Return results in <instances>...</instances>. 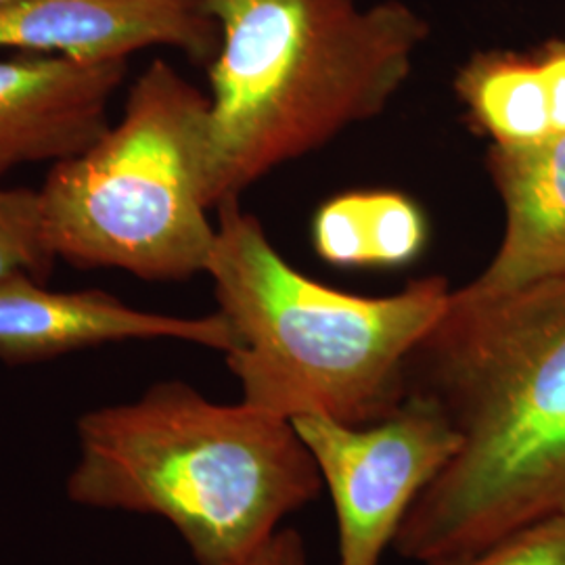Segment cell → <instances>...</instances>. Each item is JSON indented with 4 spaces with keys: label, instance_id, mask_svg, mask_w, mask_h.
<instances>
[{
    "label": "cell",
    "instance_id": "17",
    "mask_svg": "<svg viewBox=\"0 0 565 565\" xmlns=\"http://www.w3.org/2000/svg\"><path fill=\"white\" fill-rule=\"evenodd\" d=\"M235 565H308L302 536L294 527H282L258 551Z\"/></svg>",
    "mask_w": 565,
    "mask_h": 565
},
{
    "label": "cell",
    "instance_id": "4",
    "mask_svg": "<svg viewBox=\"0 0 565 565\" xmlns=\"http://www.w3.org/2000/svg\"><path fill=\"white\" fill-rule=\"evenodd\" d=\"M216 210L205 273L237 338L226 364L242 403L287 422L319 415L369 425L392 415L406 396L408 356L450 302L445 277L382 298L345 294L287 263L239 198Z\"/></svg>",
    "mask_w": 565,
    "mask_h": 565
},
{
    "label": "cell",
    "instance_id": "16",
    "mask_svg": "<svg viewBox=\"0 0 565 565\" xmlns=\"http://www.w3.org/2000/svg\"><path fill=\"white\" fill-rule=\"evenodd\" d=\"M536 57L545 76L553 135H565V41L548 42Z\"/></svg>",
    "mask_w": 565,
    "mask_h": 565
},
{
    "label": "cell",
    "instance_id": "11",
    "mask_svg": "<svg viewBox=\"0 0 565 565\" xmlns=\"http://www.w3.org/2000/svg\"><path fill=\"white\" fill-rule=\"evenodd\" d=\"M455 90L492 145L525 147L553 135L545 76L536 55L478 53L459 70Z\"/></svg>",
    "mask_w": 565,
    "mask_h": 565
},
{
    "label": "cell",
    "instance_id": "2",
    "mask_svg": "<svg viewBox=\"0 0 565 565\" xmlns=\"http://www.w3.org/2000/svg\"><path fill=\"white\" fill-rule=\"evenodd\" d=\"M76 431L70 501L158 515L200 565L247 559L323 486L291 422L182 382L84 413Z\"/></svg>",
    "mask_w": 565,
    "mask_h": 565
},
{
    "label": "cell",
    "instance_id": "3",
    "mask_svg": "<svg viewBox=\"0 0 565 565\" xmlns=\"http://www.w3.org/2000/svg\"><path fill=\"white\" fill-rule=\"evenodd\" d=\"M221 25L210 63L212 202L382 114L427 21L401 0H205Z\"/></svg>",
    "mask_w": 565,
    "mask_h": 565
},
{
    "label": "cell",
    "instance_id": "6",
    "mask_svg": "<svg viewBox=\"0 0 565 565\" xmlns=\"http://www.w3.org/2000/svg\"><path fill=\"white\" fill-rule=\"evenodd\" d=\"M291 424L331 494L338 565H380L408 509L461 446L445 415L417 396L375 424L319 415Z\"/></svg>",
    "mask_w": 565,
    "mask_h": 565
},
{
    "label": "cell",
    "instance_id": "1",
    "mask_svg": "<svg viewBox=\"0 0 565 565\" xmlns=\"http://www.w3.org/2000/svg\"><path fill=\"white\" fill-rule=\"evenodd\" d=\"M404 385L461 446L408 509L401 557L461 562L565 518V275L497 296L452 291L408 356Z\"/></svg>",
    "mask_w": 565,
    "mask_h": 565
},
{
    "label": "cell",
    "instance_id": "15",
    "mask_svg": "<svg viewBox=\"0 0 565 565\" xmlns=\"http://www.w3.org/2000/svg\"><path fill=\"white\" fill-rule=\"evenodd\" d=\"M438 565H565V518L524 525L467 559Z\"/></svg>",
    "mask_w": 565,
    "mask_h": 565
},
{
    "label": "cell",
    "instance_id": "10",
    "mask_svg": "<svg viewBox=\"0 0 565 565\" xmlns=\"http://www.w3.org/2000/svg\"><path fill=\"white\" fill-rule=\"evenodd\" d=\"M488 170L505 205V235L465 296H497L565 275V135L492 145Z\"/></svg>",
    "mask_w": 565,
    "mask_h": 565
},
{
    "label": "cell",
    "instance_id": "18",
    "mask_svg": "<svg viewBox=\"0 0 565 565\" xmlns=\"http://www.w3.org/2000/svg\"><path fill=\"white\" fill-rule=\"evenodd\" d=\"M9 2H13V0H0V9H2V7H7Z\"/></svg>",
    "mask_w": 565,
    "mask_h": 565
},
{
    "label": "cell",
    "instance_id": "14",
    "mask_svg": "<svg viewBox=\"0 0 565 565\" xmlns=\"http://www.w3.org/2000/svg\"><path fill=\"white\" fill-rule=\"evenodd\" d=\"M315 245L327 263L369 266L363 193H348L324 203L315 218Z\"/></svg>",
    "mask_w": 565,
    "mask_h": 565
},
{
    "label": "cell",
    "instance_id": "5",
    "mask_svg": "<svg viewBox=\"0 0 565 565\" xmlns=\"http://www.w3.org/2000/svg\"><path fill=\"white\" fill-rule=\"evenodd\" d=\"M42 223L57 258L120 268L142 281L205 273L210 223V97L166 61L132 84L118 126L55 163L41 189Z\"/></svg>",
    "mask_w": 565,
    "mask_h": 565
},
{
    "label": "cell",
    "instance_id": "8",
    "mask_svg": "<svg viewBox=\"0 0 565 565\" xmlns=\"http://www.w3.org/2000/svg\"><path fill=\"white\" fill-rule=\"evenodd\" d=\"M128 340H181L224 354L237 348L224 315L182 319L142 312L103 289L53 291L15 275L0 279V361L13 366Z\"/></svg>",
    "mask_w": 565,
    "mask_h": 565
},
{
    "label": "cell",
    "instance_id": "12",
    "mask_svg": "<svg viewBox=\"0 0 565 565\" xmlns=\"http://www.w3.org/2000/svg\"><path fill=\"white\" fill-rule=\"evenodd\" d=\"M55 260L44 235L39 189L0 186V279L23 275L46 282Z\"/></svg>",
    "mask_w": 565,
    "mask_h": 565
},
{
    "label": "cell",
    "instance_id": "9",
    "mask_svg": "<svg viewBox=\"0 0 565 565\" xmlns=\"http://www.w3.org/2000/svg\"><path fill=\"white\" fill-rule=\"evenodd\" d=\"M124 74L126 60H0V179L25 163L65 162L99 141L111 128L107 107Z\"/></svg>",
    "mask_w": 565,
    "mask_h": 565
},
{
    "label": "cell",
    "instance_id": "13",
    "mask_svg": "<svg viewBox=\"0 0 565 565\" xmlns=\"http://www.w3.org/2000/svg\"><path fill=\"white\" fill-rule=\"evenodd\" d=\"M369 266H403L415 260L425 245L422 210L403 193H363Z\"/></svg>",
    "mask_w": 565,
    "mask_h": 565
},
{
    "label": "cell",
    "instance_id": "7",
    "mask_svg": "<svg viewBox=\"0 0 565 565\" xmlns=\"http://www.w3.org/2000/svg\"><path fill=\"white\" fill-rule=\"evenodd\" d=\"M147 46L212 63L221 25L205 0H13L0 9V49L102 63Z\"/></svg>",
    "mask_w": 565,
    "mask_h": 565
}]
</instances>
